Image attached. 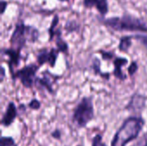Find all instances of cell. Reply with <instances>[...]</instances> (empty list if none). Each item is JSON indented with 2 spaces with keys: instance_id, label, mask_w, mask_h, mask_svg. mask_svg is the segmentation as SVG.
I'll list each match as a JSON object with an SVG mask.
<instances>
[{
  "instance_id": "10",
  "label": "cell",
  "mask_w": 147,
  "mask_h": 146,
  "mask_svg": "<svg viewBox=\"0 0 147 146\" xmlns=\"http://www.w3.org/2000/svg\"><path fill=\"white\" fill-rule=\"evenodd\" d=\"M127 63H128V59L123 57L115 56V59H113V65H114L113 74L117 79L121 81H125L127 79V75L122 71L121 68L126 65H127Z\"/></svg>"
},
{
  "instance_id": "14",
  "label": "cell",
  "mask_w": 147,
  "mask_h": 146,
  "mask_svg": "<svg viewBox=\"0 0 147 146\" xmlns=\"http://www.w3.org/2000/svg\"><path fill=\"white\" fill-rule=\"evenodd\" d=\"M91 68L95 73V75L96 76H100L101 77H102L105 80H109L110 78V73L109 72H102L101 71V61L99 59L95 58L92 61V65Z\"/></svg>"
},
{
  "instance_id": "26",
  "label": "cell",
  "mask_w": 147,
  "mask_h": 146,
  "mask_svg": "<svg viewBox=\"0 0 147 146\" xmlns=\"http://www.w3.org/2000/svg\"><path fill=\"white\" fill-rule=\"evenodd\" d=\"M0 71H1V74H0V82L3 83V80H4V77H5V68L3 66H2Z\"/></svg>"
},
{
  "instance_id": "12",
  "label": "cell",
  "mask_w": 147,
  "mask_h": 146,
  "mask_svg": "<svg viewBox=\"0 0 147 146\" xmlns=\"http://www.w3.org/2000/svg\"><path fill=\"white\" fill-rule=\"evenodd\" d=\"M145 105H146V98H145V96H143L141 95H139V94H135L131 97L130 102H128L127 106L125 108L129 109V110L143 109L145 108Z\"/></svg>"
},
{
  "instance_id": "15",
  "label": "cell",
  "mask_w": 147,
  "mask_h": 146,
  "mask_svg": "<svg viewBox=\"0 0 147 146\" xmlns=\"http://www.w3.org/2000/svg\"><path fill=\"white\" fill-rule=\"evenodd\" d=\"M132 40L133 37L132 35H127V36H123L120 40V43L118 46V49L121 52H127L129 48L132 46Z\"/></svg>"
},
{
  "instance_id": "3",
  "label": "cell",
  "mask_w": 147,
  "mask_h": 146,
  "mask_svg": "<svg viewBox=\"0 0 147 146\" xmlns=\"http://www.w3.org/2000/svg\"><path fill=\"white\" fill-rule=\"evenodd\" d=\"M40 37L39 30L33 26L25 25L22 21H19L11 34L9 42L12 48L21 52L25 47L27 42L34 43Z\"/></svg>"
},
{
  "instance_id": "6",
  "label": "cell",
  "mask_w": 147,
  "mask_h": 146,
  "mask_svg": "<svg viewBox=\"0 0 147 146\" xmlns=\"http://www.w3.org/2000/svg\"><path fill=\"white\" fill-rule=\"evenodd\" d=\"M59 51L57 48H41L38 51L36 54V60L40 66L45 64L49 65L51 68L55 67L57 59L59 58Z\"/></svg>"
},
{
  "instance_id": "28",
  "label": "cell",
  "mask_w": 147,
  "mask_h": 146,
  "mask_svg": "<svg viewBox=\"0 0 147 146\" xmlns=\"http://www.w3.org/2000/svg\"><path fill=\"white\" fill-rule=\"evenodd\" d=\"M144 146H147V142H146V145H145Z\"/></svg>"
},
{
  "instance_id": "20",
  "label": "cell",
  "mask_w": 147,
  "mask_h": 146,
  "mask_svg": "<svg viewBox=\"0 0 147 146\" xmlns=\"http://www.w3.org/2000/svg\"><path fill=\"white\" fill-rule=\"evenodd\" d=\"M139 70V65L137 61H132L130 65L127 68V73L130 77H133L136 74V72Z\"/></svg>"
},
{
  "instance_id": "18",
  "label": "cell",
  "mask_w": 147,
  "mask_h": 146,
  "mask_svg": "<svg viewBox=\"0 0 147 146\" xmlns=\"http://www.w3.org/2000/svg\"><path fill=\"white\" fill-rule=\"evenodd\" d=\"M0 146H17V145L12 137L2 136L0 139Z\"/></svg>"
},
{
  "instance_id": "8",
  "label": "cell",
  "mask_w": 147,
  "mask_h": 146,
  "mask_svg": "<svg viewBox=\"0 0 147 146\" xmlns=\"http://www.w3.org/2000/svg\"><path fill=\"white\" fill-rule=\"evenodd\" d=\"M60 77H61L60 76H55L49 71H44L42 77H37L34 85H36L40 89H45L51 95H53L54 91H53V84L54 81H53L52 79H59Z\"/></svg>"
},
{
  "instance_id": "24",
  "label": "cell",
  "mask_w": 147,
  "mask_h": 146,
  "mask_svg": "<svg viewBox=\"0 0 147 146\" xmlns=\"http://www.w3.org/2000/svg\"><path fill=\"white\" fill-rule=\"evenodd\" d=\"M51 137L53 138L54 139L59 140L62 137V133L59 129H55L51 133Z\"/></svg>"
},
{
  "instance_id": "23",
  "label": "cell",
  "mask_w": 147,
  "mask_h": 146,
  "mask_svg": "<svg viewBox=\"0 0 147 146\" xmlns=\"http://www.w3.org/2000/svg\"><path fill=\"white\" fill-rule=\"evenodd\" d=\"M100 53L102 54V57L103 60H110L114 59L115 55L112 52H108V51H100Z\"/></svg>"
},
{
  "instance_id": "19",
  "label": "cell",
  "mask_w": 147,
  "mask_h": 146,
  "mask_svg": "<svg viewBox=\"0 0 147 146\" xmlns=\"http://www.w3.org/2000/svg\"><path fill=\"white\" fill-rule=\"evenodd\" d=\"M91 146H108L106 143L102 141V135L98 133L94 136L91 141Z\"/></svg>"
},
{
  "instance_id": "22",
  "label": "cell",
  "mask_w": 147,
  "mask_h": 146,
  "mask_svg": "<svg viewBox=\"0 0 147 146\" xmlns=\"http://www.w3.org/2000/svg\"><path fill=\"white\" fill-rule=\"evenodd\" d=\"M133 39L139 40L142 45H144L147 48V34H135V35H132Z\"/></svg>"
},
{
  "instance_id": "27",
  "label": "cell",
  "mask_w": 147,
  "mask_h": 146,
  "mask_svg": "<svg viewBox=\"0 0 147 146\" xmlns=\"http://www.w3.org/2000/svg\"><path fill=\"white\" fill-rule=\"evenodd\" d=\"M59 1H62V2H65V1H69V0H59Z\"/></svg>"
},
{
  "instance_id": "4",
  "label": "cell",
  "mask_w": 147,
  "mask_h": 146,
  "mask_svg": "<svg viewBox=\"0 0 147 146\" xmlns=\"http://www.w3.org/2000/svg\"><path fill=\"white\" fill-rule=\"evenodd\" d=\"M94 117L93 96H84L73 110L72 122L78 128H84Z\"/></svg>"
},
{
  "instance_id": "25",
  "label": "cell",
  "mask_w": 147,
  "mask_h": 146,
  "mask_svg": "<svg viewBox=\"0 0 147 146\" xmlns=\"http://www.w3.org/2000/svg\"><path fill=\"white\" fill-rule=\"evenodd\" d=\"M7 5H8V3H7V2H6V1H4V0H1V2H0V6H1V8H0V11H1V14H3V13H4V11H5V9H6Z\"/></svg>"
},
{
  "instance_id": "21",
  "label": "cell",
  "mask_w": 147,
  "mask_h": 146,
  "mask_svg": "<svg viewBox=\"0 0 147 146\" xmlns=\"http://www.w3.org/2000/svg\"><path fill=\"white\" fill-rule=\"evenodd\" d=\"M40 107H41V103H40V102L38 99H36V98L32 99V100L28 103V108L29 109H32V110H34V111L39 110V109L40 108Z\"/></svg>"
},
{
  "instance_id": "2",
  "label": "cell",
  "mask_w": 147,
  "mask_h": 146,
  "mask_svg": "<svg viewBox=\"0 0 147 146\" xmlns=\"http://www.w3.org/2000/svg\"><path fill=\"white\" fill-rule=\"evenodd\" d=\"M102 22L106 27L118 32H147L146 22L143 19L129 14L102 19Z\"/></svg>"
},
{
  "instance_id": "11",
  "label": "cell",
  "mask_w": 147,
  "mask_h": 146,
  "mask_svg": "<svg viewBox=\"0 0 147 146\" xmlns=\"http://www.w3.org/2000/svg\"><path fill=\"white\" fill-rule=\"evenodd\" d=\"M83 4L87 9L96 8L102 15L108 14L109 9L108 0H83Z\"/></svg>"
},
{
  "instance_id": "9",
  "label": "cell",
  "mask_w": 147,
  "mask_h": 146,
  "mask_svg": "<svg viewBox=\"0 0 147 146\" xmlns=\"http://www.w3.org/2000/svg\"><path fill=\"white\" fill-rule=\"evenodd\" d=\"M18 115V108L15 105V102H9L7 105L6 110L3 114L1 124L4 127H9L12 125V123L16 120Z\"/></svg>"
},
{
  "instance_id": "5",
  "label": "cell",
  "mask_w": 147,
  "mask_h": 146,
  "mask_svg": "<svg viewBox=\"0 0 147 146\" xmlns=\"http://www.w3.org/2000/svg\"><path fill=\"white\" fill-rule=\"evenodd\" d=\"M40 68L39 65L36 64H29L22 68L16 71L14 74L11 76L13 81L20 80L22 85L26 89H32L35 84V81L37 79V72Z\"/></svg>"
},
{
  "instance_id": "7",
  "label": "cell",
  "mask_w": 147,
  "mask_h": 146,
  "mask_svg": "<svg viewBox=\"0 0 147 146\" xmlns=\"http://www.w3.org/2000/svg\"><path fill=\"white\" fill-rule=\"evenodd\" d=\"M1 53H2V55H6L8 57L7 64L9 66V73L12 76L14 74V72L16 71L15 69L20 65V61L22 59L21 52H19L12 47H9V48H3L1 50Z\"/></svg>"
},
{
  "instance_id": "29",
  "label": "cell",
  "mask_w": 147,
  "mask_h": 146,
  "mask_svg": "<svg viewBox=\"0 0 147 146\" xmlns=\"http://www.w3.org/2000/svg\"><path fill=\"white\" fill-rule=\"evenodd\" d=\"M146 137H147V132H146Z\"/></svg>"
},
{
  "instance_id": "17",
  "label": "cell",
  "mask_w": 147,
  "mask_h": 146,
  "mask_svg": "<svg viewBox=\"0 0 147 146\" xmlns=\"http://www.w3.org/2000/svg\"><path fill=\"white\" fill-rule=\"evenodd\" d=\"M78 28H79V25L75 21H68L65 25V29L68 34L75 32L78 30Z\"/></svg>"
},
{
  "instance_id": "16",
  "label": "cell",
  "mask_w": 147,
  "mask_h": 146,
  "mask_svg": "<svg viewBox=\"0 0 147 146\" xmlns=\"http://www.w3.org/2000/svg\"><path fill=\"white\" fill-rule=\"evenodd\" d=\"M59 23V16L57 15H55L53 18V21L51 22V26L48 28V34H49V41H52L54 39V35L56 31L58 30L57 28V25Z\"/></svg>"
},
{
  "instance_id": "1",
  "label": "cell",
  "mask_w": 147,
  "mask_h": 146,
  "mask_svg": "<svg viewBox=\"0 0 147 146\" xmlns=\"http://www.w3.org/2000/svg\"><path fill=\"white\" fill-rule=\"evenodd\" d=\"M146 120L141 116L127 118L117 130L111 141V146H127L136 140L142 132Z\"/></svg>"
},
{
  "instance_id": "13",
  "label": "cell",
  "mask_w": 147,
  "mask_h": 146,
  "mask_svg": "<svg viewBox=\"0 0 147 146\" xmlns=\"http://www.w3.org/2000/svg\"><path fill=\"white\" fill-rule=\"evenodd\" d=\"M54 38H55L56 48L59 51V52L67 53L68 50H69V46H68L67 42L62 38V33H61L60 29H59V31L57 32Z\"/></svg>"
}]
</instances>
